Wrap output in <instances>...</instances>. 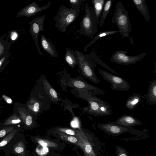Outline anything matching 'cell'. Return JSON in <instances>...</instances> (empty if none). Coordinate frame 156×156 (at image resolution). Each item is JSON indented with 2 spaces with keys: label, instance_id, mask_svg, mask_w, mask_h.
Instances as JSON below:
<instances>
[{
  "label": "cell",
  "instance_id": "1",
  "mask_svg": "<svg viewBox=\"0 0 156 156\" xmlns=\"http://www.w3.org/2000/svg\"><path fill=\"white\" fill-rule=\"evenodd\" d=\"M90 93H80V97L86 100L88 105L84 108V111L91 115L103 116L112 114L111 106L105 101Z\"/></svg>",
  "mask_w": 156,
  "mask_h": 156
},
{
  "label": "cell",
  "instance_id": "2",
  "mask_svg": "<svg viewBox=\"0 0 156 156\" xmlns=\"http://www.w3.org/2000/svg\"><path fill=\"white\" fill-rule=\"evenodd\" d=\"M128 14V12L122 2L119 1L116 4L111 21L117 26L122 37L123 38L129 37L131 44H133V38L129 35L132 30V27Z\"/></svg>",
  "mask_w": 156,
  "mask_h": 156
},
{
  "label": "cell",
  "instance_id": "3",
  "mask_svg": "<svg viewBox=\"0 0 156 156\" xmlns=\"http://www.w3.org/2000/svg\"><path fill=\"white\" fill-rule=\"evenodd\" d=\"M97 21L94 10L90 8L86 2L84 7V14L80 24L79 31L81 35L90 37L92 39L94 34L98 31Z\"/></svg>",
  "mask_w": 156,
  "mask_h": 156
},
{
  "label": "cell",
  "instance_id": "4",
  "mask_svg": "<svg viewBox=\"0 0 156 156\" xmlns=\"http://www.w3.org/2000/svg\"><path fill=\"white\" fill-rule=\"evenodd\" d=\"M79 12L80 11L71 8H68L64 5H61L54 17L55 26L58 31L66 32V28L76 19Z\"/></svg>",
  "mask_w": 156,
  "mask_h": 156
},
{
  "label": "cell",
  "instance_id": "5",
  "mask_svg": "<svg viewBox=\"0 0 156 156\" xmlns=\"http://www.w3.org/2000/svg\"><path fill=\"white\" fill-rule=\"evenodd\" d=\"M77 56L78 66L82 74L86 78L96 84L100 81L95 73L96 63L92 59L89 54L84 55L77 50L75 51Z\"/></svg>",
  "mask_w": 156,
  "mask_h": 156
},
{
  "label": "cell",
  "instance_id": "6",
  "mask_svg": "<svg viewBox=\"0 0 156 156\" xmlns=\"http://www.w3.org/2000/svg\"><path fill=\"white\" fill-rule=\"evenodd\" d=\"M27 144L24 135L20 132L12 138L5 149L17 156H30L29 151L27 149Z\"/></svg>",
  "mask_w": 156,
  "mask_h": 156
},
{
  "label": "cell",
  "instance_id": "7",
  "mask_svg": "<svg viewBox=\"0 0 156 156\" xmlns=\"http://www.w3.org/2000/svg\"><path fill=\"white\" fill-rule=\"evenodd\" d=\"M98 127L104 132L112 135H118L124 133L129 132L133 134H141L144 133L131 126H125L112 123H98Z\"/></svg>",
  "mask_w": 156,
  "mask_h": 156
},
{
  "label": "cell",
  "instance_id": "8",
  "mask_svg": "<svg viewBox=\"0 0 156 156\" xmlns=\"http://www.w3.org/2000/svg\"><path fill=\"white\" fill-rule=\"evenodd\" d=\"M126 50H119L113 53L111 58V60L116 64L128 65L134 64L143 59L146 54L144 52L136 56L128 55Z\"/></svg>",
  "mask_w": 156,
  "mask_h": 156
},
{
  "label": "cell",
  "instance_id": "9",
  "mask_svg": "<svg viewBox=\"0 0 156 156\" xmlns=\"http://www.w3.org/2000/svg\"><path fill=\"white\" fill-rule=\"evenodd\" d=\"M103 79L111 84V87L115 90L126 91L131 87L128 81L123 78L101 69H98Z\"/></svg>",
  "mask_w": 156,
  "mask_h": 156
},
{
  "label": "cell",
  "instance_id": "10",
  "mask_svg": "<svg viewBox=\"0 0 156 156\" xmlns=\"http://www.w3.org/2000/svg\"><path fill=\"white\" fill-rule=\"evenodd\" d=\"M45 18V15H43L36 18L29 23L30 24V34L35 42L38 52L40 55H42V52L38 44V37L40 32L43 30Z\"/></svg>",
  "mask_w": 156,
  "mask_h": 156
},
{
  "label": "cell",
  "instance_id": "11",
  "mask_svg": "<svg viewBox=\"0 0 156 156\" xmlns=\"http://www.w3.org/2000/svg\"><path fill=\"white\" fill-rule=\"evenodd\" d=\"M68 84L74 87L78 90H79L80 93H90L96 95L105 94L104 90L81 80L70 79L69 81L68 82Z\"/></svg>",
  "mask_w": 156,
  "mask_h": 156
},
{
  "label": "cell",
  "instance_id": "12",
  "mask_svg": "<svg viewBox=\"0 0 156 156\" xmlns=\"http://www.w3.org/2000/svg\"><path fill=\"white\" fill-rule=\"evenodd\" d=\"M51 1L49 0L45 5L40 6L36 2H32L20 10L17 14L16 17L25 16L29 17L49 8Z\"/></svg>",
  "mask_w": 156,
  "mask_h": 156
},
{
  "label": "cell",
  "instance_id": "13",
  "mask_svg": "<svg viewBox=\"0 0 156 156\" xmlns=\"http://www.w3.org/2000/svg\"><path fill=\"white\" fill-rule=\"evenodd\" d=\"M76 136L78 139V142L76 144L82 149L85 156H96L92 145L83 132L77 130Z\"/></svg>",
  "mask_w": 156,
  "mask_h": 156
},
{
  "label": "cell",
  "instance_id": "14",
  "mask_svg": "<svg viewBox=\"0 0 156 156\" xmlns=\"http://www.w3.org/2000/svg\"><path fill=\"white\" fill-rule=\"evenodd\" d=\"M30 138L36 144L43 147L49 148L52 150L59 151L62 150L65 145L61 143L50 139L39 136H31Z\"/></svg>",
  "mask_w": 156,
  "mask_h": 156
},
{
  "label": "cell",
  "instance_id": "15",
  "mask_svg": "<svg viewBox=\"0 0 156 156\" xmlns=\"http://www.w3.org/2000/svg\"><path fill=\"white\" fill-rule=\"evenodd\" d=\"M17 110L22 121L21 127L26 129L34 128L37 124L32 114L25 108L18 107Z\"/></svg>",
  "mask_w": 156,
  "mask_h": 156
},
{
  "label": "cell",
  "instance_id": "16",
  "mask_svg": "<svg viewBox=\"0 0 156 156\" xmlns=\"http://www.w3.org/2000/svg\"><path fill=\"white\" fill-rule=\"evenodd\" d=\"M110 122L118 125L131 127L140 125L142 123L133 115L126 114L122 115L116 121Z\"/></svg>",
  "mask_w": 156,
  "mask_h": 156
},
{
  "label": "cell",
  "instance_id": "17",
  "mask_svg": "<svg viewBox=\"0 0 156 156\" xmlns=\"http://www.w3.org/2000/svg\"><path fill=\"white\" fill-rule=\"evenodd\" d=\"M42 102L39 98L38 99L32 98L27 104L28 111L34 115L40 113L43 110Z\"/></svg>",
  "mask_w": 156,
  "mask_h": 156
},
{
  "label": "cell",
  "instance_id": "18",
  "mask_svg": "<svg viewBox=\"0 0 156 156\" xmlns=\"http://www.w3.org/2000/svg\"><path fill=\"white\" fill-rule=\"evenodd\" d=\"M41 46L44 51L53 58L57 57L58 53L51 41L44 35L41 37Z\"/></svg>",
  "mask_w": 156,
  "mask_h": 156
},
{
  "label": "cell",
  "instance_id": "19",
  "mask_svg": "<svg viewBox=\"0 0 156 156\" xmlns=\"http://www.w3.org/2000/svg\"><path fill=\"white\" fill-rule=\"evenodd\" d=\"M136 8L142 15L146 21H150V16L147 5L145 0H132Z\"/></svg>",
  "mask_w": 156,
  "mask_h": 156
},
{
  "label": "cell",
  "instance_id": "20",
  "mask_svg": "<svg viewBox=\"0 0 156 156\" xmlns=\"http://www.w3.org/2000/svg\"><path fill=\"white\" fill-rule=\"evenodd\" d=\"M147 102L149 105H154L156 104V80L151 81L146 95Z\"/></svg>",
  "mask_w": 156,
  "mask_h": 156
},
{
  "label": "cell",
  "instance_id": "21",
  "mask_svg": "<svg viewBox=\"0 0 156 156\" xmlns=\"http://www.w3.org/2000/svg\"><path fill=\"white\" fill-rule=\"evenodd\" d=\"M48 133L58 139L70 143L76 144L78 142L77 138L74 136H71L57 131H49Z\"/></svg>",
  "mask_w": 156,
  "mask_h": 156
},
{
  "label": "cell",
  "instance_id": "22",
  "mask_svg": "<svg viewBox=\"0 0 156 156\" xmlns=\"http://www.w3.org/2000/svg\"><path fill=\"white\" fill-rule=\"evenodd\" d=\"M22 127L20 126H17L4 137L0 139V151H3L6 145L17 133L21 132Z\"/></svg>",
  "mask_w": 156,
  "mask_h": 156
},
{
  "label": "cell",
  "instance_id": "23",
  "mask_svg": "<svg viewBox=\"0 0 156 156\" xmlns=\"http://www.w3.org/2000/svg\"><path fill=\"white\" fill-rule=\"evenodd\" d=\"M65 59L69 65L73 68L76 65L78 66L77 54L70 48H66Z\"/></svg>",
  "mask_w": 156,
  "mask_h": 156
},
{
  "label": "cell",
  "instance_id": "24",
  "mask_svg": "<svg viewBox=\"0 0 156 156\" xmlns=\"http://www.w3.org/2000/svg\"><path fill=\"white\" fill-rule=\"evenodd\" d=\"M142 96L138 94H133L127 100L125 105L128 110L134 109L141 101Z\"/></svg>",
  "mask_w": 156,
  "mask_h": 156
},
{
  "label": "cell",
  "instance_id": "25",
  "mask_svg": "<svg viewBox=\"0 0 156 156\" xmlns=\"http://www.w3.org/2000/svg\"><path fill=\"white\" fill-rule=\"evenodd\" d=\"M42 83L44 88L51 100L56 102L59 101L57 93L46 79L43 80Z\"/></svg>",
  "mask_w": 156,
  "mask_h": 156
},
{
  "label": "cell",
  "instance_id": "26",
  "mask_svg": "<svg viewBox=\"0 0 156 156\" xmlns=\"http://www.w3.org/2000/svg\"><path fill=\"white\" fill-rule=\"evenodd\" d=\"M119 32V31L117 30L104 31L99 33L89 43L84 46L83 48V51L85 52L87 51V48L94 44V43L99 39H102L105 37L110 36Z\"/></svg>",
  "mask_w": 156,
  "mask_h": 156
},
{
  "label": "cell",
  "instance_id": "27",
  "mask_svg": "<svg viewBox=\"0 0 156 156\" xmlns=\"http://www.w3.org/2000/svg\"><path fill=\"white\" fill-rule=\"evenodd\" d=\"M21 122L22 121L19 116L16 114H13L0 123V129L7 126H14Z\"/></svg>",
  "mask_w": 156,
  "mask_h": 156
},
{
  "label": "cell",
  "instance_id": "28",
  "mask_svg": "<svg viewBox=\"0 0 156 156\" xmlns=\"http://www.w3.org/2000/svg\"><path fill=\"white\" fill-rule=\"evenodd\" d=\"M112 2V0H108L106 1L105 3L99 21V25L101 27L103 26L106 18L110 11Z\"/></svg>",
  "mask_w": 156,
  "mask_h": 156
},
{
  "label": "cell",
  "instance_id": "29",
  "mask_svg": "<svg viewBox=\"0 0 156 156\" xmlns=\"http://www.w3.org/2000/svg\"><path fill=\"white\" fill-rule=\"evenodd\" d=\"M92 3L93 5V10L97 21L101 17L105 3L104 0H93Z\"/></svg>",
  "mask_w": 156,
  "mask_h": 156
},
{
  "label": "cell",
  "instance_id": "30",
  "mask_svg": "<svg viewBox=\"0 0 156 156\" xmlns=\"http://www.w3.org/2000/svg\"><path fill=\"white\" fill-rule=\"evenodd\" d=\"M92 59L96 63L105 68L112 73L117 74L118 73L113 70L110 67L105 63L101 59H100L94 51H91L89 54Z\"/></svg>",
  "mask_w": 156,
  "mask_h": 156
},
{
  "label": "cell",
  "instance_id": "31",
  "mask_svg": "<svg viewBox=\"0 0 156 156\" xmlns=\"http://www.w3.org/2000/svg\"><path fill=\"white\" fill-rule=\"evenodd\" d=\"M49 131H58L67 135L76 136L77 133V130H73L68 128L60 127H55L50 129Z\"/></svg>",
  "mask_w": 156,
  "mask_h": 156
},
{
  "label": "cell",
  "instance_id": "32",
  "mask_svg": "<svg viewBox=\"0 0 156 156\" xmlns=\"http://www.w3.org/2000/svg\"><path fill=\"white\" fill-rule=\"evenodd\" d=\"M18 126H8L1 129L0 130V139L5 136Z\"/></svg>",
  "mask_w": 156,
  "mask_h": 156
},
{
  "label": "cell",
  "instance_id": "33",
  "mask_svg": "<svg viewBox=\"0 0 156 156\" xmlns=\"http://www.w3.org/2000/svg\"><path fill=\"white\" fill-rule=\"evenodd\" d=\"M83 0H69V2L72 8L80 11V6Z\"/></svg>",
  "mask_w": 156,
  "mask_h": 156
},
{
  "label": "cell",
  "instance_id": "34",
  "mask_svg": "<svg viewBox=\"0 0 156 156\" xmlns=\"http://www.w3.org/2000/svg\"><path fill=\"white\" fill-rule=\"evenodd\" d=\"M74 118L70 122V125L72 127L74 128H77L80 129V131H82L80 129L79 120L77 117L74 116Z\"/></svg>",
  "mask_w": 156,
  "mask_h": 156
},
{
  "label": "cell",
  "instance_id": "35",
  "mask_svg": "<svg viewBox=\"0 0 156 156\" xmlns=\"http://www.w3.org/2000/svg\"><path fill=\"white\" fill-rule=\"evenodd\" d=\"M119 151L118 150L117 154L118 156H128L127 152L122 149H119Z\"/></svg>",
  "mask_w": 156,
  "mask_h": 156
},
{
  "label": "cell",
  "instance_id": "36",
  "mask_svg": "<svg viewBox=\"0 0 156 156\" xmlns=\"http://www.w3.org/2000/svg\"><path fill=\"white\" fill-rule=\"evenodd\" d=\"M17 33L15 31L12 32L11 34V37L12 40H14L18 37Z\"/></svg>",
  "mask_w": 156,
  "mask_h": 156
},
{
  "label": "cell",
  "instance_id": "37",
  "mask_svg": "<svg viewBox=\"0 0 156 156\" xmlns=\"http://www.w3.org/2000/svg\"><path fill=\"white\" fill-rule=\"evenodd\" d=\"M30 156H59L58 155V154H55V153H50V155H38V154H36L34 152H33L32 155H31V156L30 155Z\"/></svg>",
  "mask_w": 156,
  "mask_h": 156
},
{
  "label": "cell",
  "instance_id": "38",
  "mask_svg": "<svg viewBox=\"0 0 156 156\" xmlns=\"http://www.w3.org/2000/svg\"><path fill=\"white\" fill-rule=\"evenodd\" d=\"M2 97L8 103L11 104L12 103V101L10 98L5 95H2Z\"/></svg>",
  "mask_w": 156,
  "mask_h": 156
},
{
  "label": "cell",
  "instance_id": "39",
  "mask_svg": "<svg viewBox=\"0 0 156 156\" xmlns=\"http://www.w3.org/2000/svg\"><path fill=\"white\" fill-rule=\"evenodd\" d=\"M4 52V46L0 42V56Z\"/></svg>",
  "mask_w": 156,
  "mask_h": 156
},
{
  "label": "cell",
  "instance_id": "40",
  "mask_svg": "<svg viewBox=\"0 0 156 156\" xmlns=\"http://www.w3.org/2000/svg\"><path fill=\"white\" fill-rule=\"evenodd\" d=\"M5 153V156H11L10 153L6 149L3 151Z\"/></svg>",
  "mask_w": 156,
  "mask_h": 156
},
{
  "label": "cell",
  "instance_id": "41",
  "mask_svg": "<svg viewBox=\"0 0 156 156\" xmlns=\"http://www.w3.org/2000/svg\"><path fill=\"white\" fill-rule=\"evenodd\" d=\"M5 58V57H4L2 58L1 60H0V68L1 67L4 61Z\"/></svg>",
  "mask_w": 156,
  "mask_h": 156
}]
</instances>
